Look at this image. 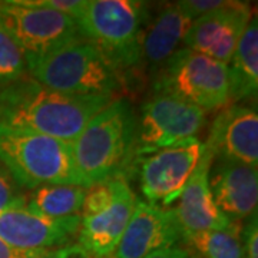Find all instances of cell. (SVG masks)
Wrapping results in <instances>:
<instances>
[{"mask_svg":"<svg viewBox=\"0 0 258 258\" xmlns=\"http://www.w3.org/2000/svg\"><path fill=\"white\" fill-rule=\"evenodd\" d=\"M120 181L122 179H112L108 182L92 185L91 188H88L81 208V218L93 217L108 210L118 194Z\"/></svg>","mask_w":258,"mask_h":258,"instance_id":"22","label":"cell"},{"mask_svg":"<svg viewBox=\"0 0 258 258\" xmlns=\"http://www.w3.org/2000/svg\"><path fill=\"white\" fill-rule=\"evenodd\" d=\"M26 62L29 76L59 92L115 98L123 89V75L85 37L45 56H26Z\"/></svg>","mask_w":258,"mask_h":258,"instance_id":"3","label":"cell"},{"mask_svg":"<svg viewBox=\"0 0 258 258\" xmlns=\"http://www.w3.org/2000/svg\"><path fill=\"white\" fill-rule=\"evenodd\" d=\"M26 198L28 194L19 185L8 166L0 161V214L25 208Z\"/></svg>","mask_w":258,"mask_h":258,"instance_id":"23","label":"cell"},{"mask_svg":"<svg viewBox=\"0 0 258 258\" xmlns=\"http://www.w3.org/2000/svg\"><path fill=\"white\" fill-rule=\"evenodd\" d=\"M208 182L217 208L230 221H241L257 212V166L220 159L212 162Z\"/></svg>","mask_w":258,"mask_h":258,"instance_id":"15","label":"cell"},{"mask_svg":"<svg viewBox=\"0 0 258 258\" xmlns=\"http://www.w3.org/2000/svg\"><path fill=\"white\" fill-rule=\"evenodd\" d=\"M155 92L171 93L205 111L230 106L228 64L181 47L155 76Z\"/></svg>","mask_w":258,"mask_h":258,"instance_id":"6","label":"cell"},{"mask_svg":"<svg viewBox=\"0 0 258 258\" xmlns=\"http://www.w3.org/2000/svg\"><path fill=\"white\" fill-rule=\"evenodd\" d=\"M113 98L69 95L50 89L32 76L0 86V123L72 144L85 125Z\"/></svg>","mask_w":258,"mask_h":258,"instance_id":"1","label":"cell"},{"mask_svg":"<svg viewBox=\"0 0 258 258\" xmlns=\"http://www.w3.org/2000/svg\"><path fill=\"white\" fill-rule=\"evenodd\" d=\"M230 105L257 96L258 89V25L252 16L228 66Z\"/></svg>","mask_w":258,"mask_h":258,"instance_id":"18","label":"cell"},{"mask_svg":"<svg viewBox=\"0 0 258 258\" xmlns=\"http://www.w3.org/2000/svg\"><path fill=\"white\" fill-rule=\"evenodd\" d=\"M251 19L248 3L232 2L224 9L192 20L184 43L186 49L228 64Z\"/></svg>","mask_w":258,"mask_h":258,"instance_id":"10","label":"cell"},{"mask_svg":"<svg viewBox=\"0 0 258 258\" xmlns=\"http://www.w3.org/2000/svg\"><path fill=\"white\" fill-rule=\"evenodd\" d=\"M81 228V215L49 218L25 208L0 214V238L16 248L36 251L72 244Z\"/></svg>","mask_w":258,"mask_h":258,"instance_id":"12","label":"cell"},{"mask_svg":"<svg viewBox=\"0 0 258 258\" xmlns=\"http://www.w3.org/2000/svg\"><path fill=\"white\" fill-rule=\"evenodd\" d=\"M192 19L174 5L162 8L145 28L142 40V63L149 74L157 76L159 71L181 49Z\"/></svg>","mask_w":258,"mask_h":258,"instance_id":"17","label":"cell"},{"mask_svg":"<svg viewBox=\"0 0 258 258\" xmlns=\"http://www.w3.org/2000/svg\"><path fill=\"white\" fill-rule=\"evenodd\" d=\"M214 161V152L204 144L200 162L179 195L178 205L172 208L182 238L195 232L222 230L231 222L217 208L210 191L208 178Z\"/></svg>","mask_w":258,"mask_h":258,"instance_id":"14","label":"cell"},{"mask_svg":"<svg viewBox=\"0 0 258 258\" xmlns=\"http://www.w3.org/2000/svg\"><path fill=\"white\" fill-rule=\"evenodd\" d=\"M182 240L172 208L137 200L115 258H147L159 249L175 247Z\"/></svg>","mask_w":258,"mask_h":258,"instance_id":"11","label":"cell"},{"mask_svg":"<svg viewBox=\"0 0 258 258\" xmlns=\"http://www.w3.org/2000/svg\"><path fill=\"white\" fill-rule=\"evenodd\" d=\"M26 75V56L0 26V86L15 82Z\"/></svg>","mask_w":258,"mask_h":258,"instance_id":"21","label":"cell"},{"mask_svg":"<svg viewBox=\"0 0 258 258\" xmlns=\"http://www.w3.org/2000/svg\"><path fill=\"white\" fill-rule=\"evenodd\" d=\"M0 161L23 189L42 185H79L71 145L26 129L0 123Z\"/></svg>","mask_w":258,"mask_h":258,"instance_id":"5","label":"cell"},{"mask_svg":"<svg viewBox=\"0 0 258 258\" xmlns=\"http://www.w3.org/2000/svg\"><path fill=\"white\" fill-rule=\"evenodd\" d=\"M205 125V112L171 93L155 92L137 119L135 158L154 154L195 137Z\"/></svg>","mask_w":258,"mask_h":258,"instance_id":"8","label":"cell"},{"mask_svg":"<svg viewBox=\"0 0 258 258\" xmlns=\"http://www.w3.org/2000/svg\"><path fill=\"white\" fill-rule=\"evenodd\" d=\"M86 191L79 185H42L28 194L25 210L49 218L79 215Z\"/></svg>","mask_w":258,"mask_h":258,"instance_id":"19","label":"cell"},{"mask_svg":"<svg viewBox=\"0 0 258 258\" xmlns=\"http://www.w3.org/2000/svg\"><path fill=\"white\" fill-rule=\"evenodd\" d=\"M0 26L25 56H45L82 39L74 19L53 10L26 6L20 0L0 2Z\"/></svg>","mask_w":258,"mask_h":258,"instance_id":"7","label":"cell"},{"mask_svg":"<svg viewBox=\"0 0 258 258\" xmlns=\"http://www.w3.org/2000/svg\"><path fill=\"white\" fill-rule=\"evenodd\" d=\"M203 148V142L192 137L139 158V184L148 203L161 207L175 203L200 162Z\"/></svg>","mask_w":258,"mask_h":258,"instance_id":"9","label":"cell"},{"mask_svg":"<svg viewBox=\"0 0 258 258\" xmlns=\"http://www.w3.org/2000/svg\"><path fill=\"white\" fill-rule=\"evenodd\" d=\"M137 116L126 99H112L71 144L78 174L86 188L125 179L137 165Z\"/></svg>","mask_w":258,"mask_h":258,"instance_id":"2","label":"cell"},{"mask_svg":"<svg viewBox=\"0 0 258 258\" xmlns=\"http://www.w3.org/2000/svg\"><path fill=\"white\" fill-rule=\"evenodd\" d=\"M205 145L218 159L257 166V108L244 103L224 108L214 120Z\"/></svg>","mask_w":258,"mask_h":258,"instance_id":"13","label":"cell"},{"mask_svg":"<svg viewBox=\"0 0 258 258\" xmlns=\"http://www.w3.org/2000/svg\"><path fill=\"white\" fill-rule=\"evenodd\" d=\"M82 36L92 42L120 74L142 64L147 3L137 0H86L75 19Z\"/></svg>","mask_w":258,"mask_h":258,"instance_id":"4","label":"cell"},{"mask_svg":"<svg viewBox=\"0 0 258 258\" xmlns=\"http://www.w3.org/2000/svg\"><path fill=\"white\" fill-rule=\"evenodd\" d=\"M147 258H195L185 248H179V247H171V248L159 249L157 252H152L151 255Z\"/></svg>","mask_w":258,"mask_h":258,"instance_id":"29","label":"cell"},{"mask_svg":"<svg viewBox=\"0 0 258 258\" xmlns=\"http://www.w3.org/2000/svg\"><path fill=\"white\" fill-rule=\"evenodd\" d=\"M20 2L26 6L53 10V12L66 15L75 20L82 12L86 0H20Z\"/></svg>","mask_w":258,"mask_h":258,"instance_id":"24","label":"cell"},{"mask_svg":"<svg viewBox=\"0 0 258 258\" xmlns=\"http://www.w3.org/2000/svg\"><path fill=\"white\" fill-rule=\"evenodd\" d=\"M39 258H91L78 244H69L60 248L45 251Z\"/></svg>","mask_w":258,"mask_h":258,"instance_id":"27","label":"cell"},{"mask_svg":"<svg viewBox=\"0 0 258 258\" xmlns=\"http://www.w3.org/2000/svg\"><path fill=\"white\" fill-rule=\"evenodd\" d=\"M238 221H231L222 230L203 231L182 238L201 258H245Z\"/></svg>","mask_w":258,"mask_h":258,"instance_id":"20","label":"cell"},{"mask_svg":"<svg viewBox=\"0 0 258 258\" xmlns=\"http://www.w3.org/2000/svg\"><path fill=\"white\" fill-rule=\"evenodd\" d=\"M242 249L245 258H258V225L257 212L248 218V222L241 232Z\"/></svg>","mask_w":258,"mask_h":258,"instance_id":"26","label":"cell"},{"mask_svg":"<svg viewBox=\"0 0 258 258\" xmlns=\"http://www.w3.org/2000/svg\"><path fill=\"white\" fill-rule=\"evenodd\" d=\"M137 197L125 179L120 181L112 205L98 215L81 218L78 245L91 258H112L126 230Z\"/></svg>","mask_w":258,"mask_h":258,"instance_id":"16","label":"cell"},{"mask_svg":"<svg viewBox=\"0 0 258 258\" xmlns=\"http://www.w3.org/2000/svg\"><path fill=\"white\" fill-rule=\"evenodd\" d=\"M45 251L47 249L29 251V249L16 248L0 238V258H39Z\"/></svg>","mask_w":258,"mask_h":258,"instance_id":"28","label":"cell"},{"mask_svg":"<svg viewBox=\"0 0 258 258\" xmlns=\"http://www.w3.org/2000/svg\"><path fill=\"white\" fill-rule=\"evenodd\" d=\"M232 0H184V2H176V6L188 15L189 18L195 19L210 15L212 12L224 9L230 6Z\"/></svg>","mask_w":258,"mask_h":258,"instance_id":"25","label":"cell"}]
</instances>
